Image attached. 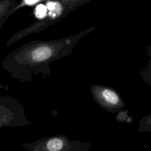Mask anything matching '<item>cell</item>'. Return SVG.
<instances>
[{
	"mask_svg": "<svg viewBox=\"0 0 151 151\" xmlns=\"http://www.w3.org/2000/svg\"><path fill=\"white\" fill-rule=\"evenodd\" d=\"M87 31L48 41L36 40L21 45L8 53L2 67L13 78L31 82L34 76L51 75V63L70 55Z\"/></svg>",
	"mask_w": 151,
	"mask_h": 151,
	"instance_id": "1",
	"label": "cell"
},
{
	"mask_svg": "<svg viewBox=\"0 0 151 151\" xmlns=\"http://www.w3.org/2000/svg\"><path fill=\"white\" fill-rule=\"evenodd\" d=\"M22 147L29 151H77L81 150V145L78 141H73L64 134L44 137Z\"/></svg>",
	"mask_w": 151,
	"mask_h": 151,
	"instance_id": "2",
	"label": "cell"
},
{
	"mask_svg": "<svg viewBox=\"0 0 151 151\" xmlns=\"http://www.w3.org/2000/svg\"><path fill=\"white\" fill-rule=\"evenodd\" d=\"M58 3L61 7L63 19L78 8L90 3L93 0H51Z\"/></svg>",
	"mask_w": 151,
	"mask_h": 151,
	"instance_id": "3",
	"label": "cell"
},
{
	"mask_svg": "<svg viewBox=\"0 0 151 151\" xmlns=\"http://www.w3.org/2000/svg\"><path fill=\"white\" fill-rule=\"evenodd\" d=\"M17 0H0V29L17 10Z\"/></svg>",
	"mask_w": 151,
	"mask_h": 151,
	"instance_id": "4",
	"label": "cell"
},
{
	"mask_svg": "<svg viewBox=\"0 0 151 151\" xmlns=\"http://www.w3.org/2000/svg\"><path fill=\"white\" fill-rule=\"evenodd\" d=\"M102 97L106 101L110 104H117L119 101L117 94L110 89H104L102 91Z\"/></svg>",
	"mask_w": 151,
	"mask_h": 151,
	"instance_id": "5",
	"label": "cell"
},
{
	"mask_svg": "<svg viewBox=\"0 0 151 151\" xmlns=\"http://www.w3.org/2000/svg\"><path fill=\"white\" fill-rule=\"evenodd\" d=\"M40 0H23L22 2V5H21V6H19V8H21L22 6H24L27 4H29V5H31L32 4L36 3L37 1H38Z\"/></svg>",
	"mask_w": 151,
	"mask_h": 151,
	"instance_id": "6",
	"label": "cell"
}]
</instances>
